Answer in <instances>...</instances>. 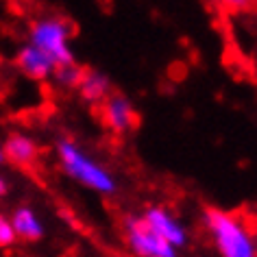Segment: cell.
<instances>
[{"mask_svg": "<svg viewBox=\"0 0 257 257\" xmlns=\"http://www.w3.org/2000/svg\"><path fill=\"white\" fill-rule=\"evenodd\" d=\"M29 44L40 48L53 59L55 66H63V63H72V27L68 20L59 16H46L40 18L31 24L29 31Z\"/></svg>", "mask_w": 257, "mask_h": 257, "instance_id": "cell-3", "label": "cell"}, {"mask_svg": "<svg viewBox=\"0 0 257 257\" xmlns=\"http://www.w3.org/2000/svg\"><path fill=\"white\" fill-rule=\"evenodd\" d=\"M100 120L115 136H126L138 126V109L124 94H109L100 102Z\"/></svg>", "mask_w": 257, "mask_h": 257, "instance_id": "cell-5", "label": "cell"}, {"mask_svg": "<svg viewBox=\"0 0 257 257\" xmlns=\"http://www.w3.org/2000/svg\"><path fill=\"white\" fill-rule=\"evenodd\" d=\"M16 231L14 224H11V218L0 214V246H11L16 242Z\"/></svg>", "mask_w": 257, "mask_h": 257, "instance_id": "cell-12", "label": "cell"}, {"mask_svg": "<svg viewBox=\"0 0 257 257\" xmlns=\"http://www.w3.org/2000/svg\"><path fill=\"white\" fill-rule=\"evenodd\" d=\"M83 76V68L76 66V61L72 63H63V66H55L53 70V79L57 85L66 87V89H76L79 87V81Z\"/></svg>", "mask_w": 257, "mask_h": 257, "instance_id": "cell-11", "label": "cell"}, {"mask_svg": "<svg viewBox=\"0 0 257 257\" xmlns=\"http://www.w3.org/2000/svg\"><path fill=\"white\" fill-rule=\"evenodd\" d=\"M255 0H220V5L229 11H246L253 7Z\"/></svg>", "mask_w": 257, "mask_h": 257, "instance_id": "cell-13", "label": "cell"}, {"mask_svg": "<svg viewBox=\"0 0 257 257\" xmlns=\"http://www.w3.org/2000/svg\"><path fill=\"white\" fill-rule=\"evenodd\" d=\"M57 159H59L61 170L83 188L105 196L118 192V179L113 172L72 140L57 142Z\"/></svg>", "mask_w": 257, "mask_h": 257, "instance_id": "cell-1", "label": "cell"}, {"mask_svg": "<svg viewBox=\"0 0 257 257\" xmlns=\"http://www.w3.org/2000/svg\"><path fill=\"white\" fill-rule=\"evenodd\" d=\"M3 159H5V153H3V149H0V162H3Z\"/></svg>", "mask_w": 257, "mask_h": 257, "instance_id": "cell-15", "label": "cell"}, {"mask_svg": "<svg viewBox=\"0 0 257 257\" xmlns=\"http://www.w3.org/2000/svg\"><path fill=\"white\" fill-rule=\"evenodd\" d=\"M142 220L155 231L159 237H164L168 244L181 250L188 244L190 235L185 224L179 220V216L172 209L164 207V205H149L142 214Z\"/></svg>", "mask_w": 257, "mask_h": 257, "instance_id": "cell-6", "label": "cell"}, {"mask_svg": "<svg viewBox=\"0 0 257 257\" xmlns=\"http://www.w3.org/2000/svg\"><path fill=\"white\" fill-rule=\"evenodd\" d=\"M5 194H7V183L0 179V196H5Z\"/></svg>", "mask_w": 257, "mask_h": 257, "instance_id": "cell-14", "label": "cell"}, {"mask_svg": "<svg viewBox=\"0 0 257 257\" xmlns=\"http://www.w3.org/2000/svg\"><path fill=\"white\" fill-rule=\"evenodd\" d=\"M122 231H124V242L128 250L136 257H179V248L168 244L164 237H159L142 220V216L128 214L122 222Z\"/></svg>", "mask_w": 257, "mask_h": 257, "instance_id": "cell-4", "label": "cell"}, {"mask_svg": "<svg viewBox=\"0 0 257 257\" xmlns=\"http://www.w3.org/2000/svg\"><path fill=\"white\" fill-rule=\"evenodd\" d=\"M11 224H14L16 235L27 242H37L44 237V222L31 207L16 209L11 216Z\"/></svg>", "mask_w": 257, "mask_h": 257, "instance_id": "cell-10", "label": "cell"}, {"mask_svg": "<svg viewBox=\"0 0 257 257\" xmlns=\"http://www.w3.org/2000/svg\"><path fill=\"white\" fill-rule=\"evenodd\" d=\"M16 61H18V68L22 70V74H27L33 81H44L53 76V70H55L53 59L46 53H42L40 48H35L33 44L22 46Z\"/></svg>", "mask_w": 257, "mask_h": 257, "instance_id": "cell-7", "label": "cell"}, {"mask_svg": "<svg viewBox=\"0 0 257 257\" xmlns=\"http://www.w3.org/2000/svg\"><path fill=\"white\" fill-rule=\"evenodd\" d=\"M203 224L220 257H257V237L244 218L209 207L203 214Z\"/></svg>", "mask_w": 257, "mask_h": 257, "instance_id": "cell-2", "label": "cell"}, {"mask_svg": "<svg viewBox=\"0 0 257 257\" xmlns=\"http://www.w3.org/2000/svg\"><path fill=\"white\" fill-rule=\"evenodd\" d=\"M3 153H5V159L14 162L16 166H33L37 162V155H40V149H37V144L29 136L14 133L5 142Z\"/></svg>", "mask_w": 257, "mask_h": 257, "instance_id": "cell-9", "label": "cell"}, {"mask_svg": "<svg viewBox=\"0 0 257 257\" xmlns=\"http://www.w3.org/2000/svg\"><path fill=\"white\" fill-rule=\"evenodd\" d=\"M111 79L100 72V70H83V76L79 81V96L89 105H100L102 100L111 94Z\"/></svg>", "mask_w": 257, "mask_h": 257, "instance_id": "cell-8", "label": "cell"}]
</instances>
